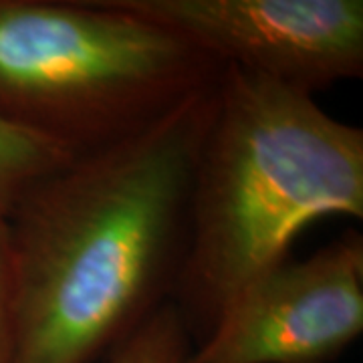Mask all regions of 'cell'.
<instances>
[{
  "instance_id": "cell-1",
  "label": "cell",
  "mask_w": 363,
  "mask_h": 363,
  "mask_svg": "<svg viewBox=\"0 0 363 363\" xmlns=\"http://www.w3.org/2000/svg\"><path fill=\"white\" fill-rule=\"evenodd\" d=\"M216 79L145 130L73 154L14 202L18 363H93L172 301Z\"/></svg>"
},
{
  "instance_id": "cell-2",
  "label": "cell",
  "mask_w": 363,
  "mask_h": 363,
  "mask_svg": "<svg viewBox=\"0 0 363 363\" xmlns=\"http://www.w3.org/2000/svg\"><path fill=\"white\" fill-rule=\"evenodd\" d=\"M363 218V130L313 95L236 67L216 79L196 154L188 242L172 301L198 345L303 228Z\"/></svg>"
},
{
  "instance_id": "cell-3",
  "label": "cell",
  "mask_w": 363,
  "mask_h": 363,
  "mask_svg": "<svg viewBox=\"0 0 363 363\" xmlns=\"http://www.w3.org/2000/svg\"><path fill=\"white\" fill-rule=\"evenodd\" d=\"M222 69L116 0H0V121L69 154L145 130Z\"/></svg>"
},
{
  "instance_id": "cell-4",
  "label": "cell",
  "mask_w": 363,
  "mask_h": 363,
  "mask_svg": "<svg viewBox=\"0 0 363 363\" xmlns=\"http://www.w3.org/2000/svg\"><path fill=\"white\" fill-rule=\"evenodd\" d=\"M220 67L307 95L363 77L362 0H116Z\"/></svg>"
},
{
  "instance_id": "cell-5",
  "label": "cell",
  "mask_w": 363,
  "mask_h": 363,
  "mask_svg": "<svg viewBox=\"0 0 363 363\" xmlns=\"http://www.w3.org/2000/svg\"><path fill=\"white\" fill-rule=\"evenodd\" d=\"M363 333V234L347 228L264 272L188 363H335Z\"/></svg>"
},
{
  "instance_id": "cell-6",
  "label": "cell",
  "mask_w": 363,
  "mask_h": 363,
  "mask_svg": "<svg viewBox=\"0 0 363 363\" xmlns=\"http://www.w3.org/2000/svg\"><path fill=\"white\" fill-rule=\"evenodd\" d=\"M73 154L0 121V218H6L28 184L61 166Z\"/></svg>"
},
{
  "instance_id": "cell-7",
  "label": "cell",
  "mask_w": 363,
  "mask_h": 363,
  "mask_svg": "<svg viewBox=\"0 0 363 363\" xmlns=\"http://www.w3.org/2000/svg\"><path fill=\"white\" fill-rule=\"evenodd\" d=\"M192 350L188 325L174 301H168L107 353V363H188Z\"/></svg>"
},
{
  "instance_id": "cell-8",
  "label": "cell",
  "mask_w": 363,
  "mask_h": 363,
  "mask_svg": "<svg viewBox=\"0 0 363 363\" xmlns=\"http://www.w3.org/2000/svg\"><path fill=\"white\" fill-rule=\"evenodd\" d=\"M0 363H18L13 260L4 218H0Z\"/></svg>"
}]
</instances>
